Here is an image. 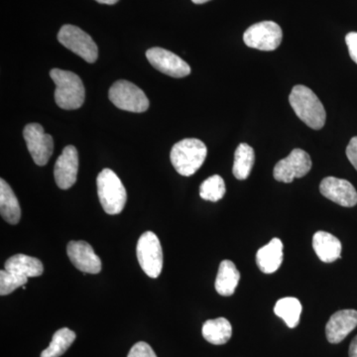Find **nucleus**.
I'll list each match as a JSON object with an SVG mask.
<instances>
[{"mask_svg": "<svg viewBox=\"0 0 357 357\" xmlns=\"http://www.w3.org/2000/svg\"><path fill=\"white\" fill-rule=\"evenodd\" d=\"M312 248L321 261L332 263L342 257V243L340 239L323 230L314 234Z\"/></svg>", "mask_w": 357, "mask_h": 357, "instance_id": "obj_16", "label": "nucleus"}, {"mask_svg": "<svg viewBox=\"0 0 357 357\" xmlns=\"http://www.w3.org/2000/svg\"><path fill=\"white\" fill-rule=\"evenodd\" d=\"M128 357H157L152 347L144 342H139L131 347Z\"/></svg>", "mask_w": 357, "mask_h": 357, "instance_id": "obj_27", "label": "nucleus"}, {"mask_svg": "<svg viewBox=\"0 0 357 357\" xmlns=\"http://www.w3.org/2000/svg\"><path fill=\"white\" fill-rule=\"evenodd\" d=\"M23 137L35 164L46 165L54 150L53 137L50 134L45 133L44 128L40 124L30 123L25 126Z\"/></svg>", "mask_w": 357, "mask_h": 357, "instance_id": "obj_9", "label": "nucleus"}, {"mask_svg": "<svg viewBox=\"0 0 357 357\" xmlns=\"http://www.w3.org/2000/svg\"><path fill=\"white\" fill-rule=\"evenodd\" d=\"M70 262L84 273L98 274L102 271V261L91 244L86 241H70L67 246Z\"/></svg>", "mask_w": 357, "mask_h": 357, "instance_id": "obj_14", "label": "nucleus"}, {"mask_svg": "<svg viewBox=\"0 0 357 357\" xmlns=\"http://www.w3.org/2000/svg\"><path fill=\"white\" fill-rule=\"evenodd\" d=\"M225 181L218 175H213L206 178L202 183L199 187V196L204 201L215 202L220 201L225 197Z\"/></svg>", "mask_w": 357, "mask_h": 357, "instance_id": "obj_25", "label": "nucleus"}, {"mask_svg": "<svg viewBox=\"0 0 357 357\" xmlns=\"http://www.w3.org/2000/svg\"><path fill=\"white\" fill-rule=\"evenodd\" d=\"M96 1H98V3L109 4V6H112V4L117 3L119 0H96Z\"/></svg>", "mask_w": 357, "mask_h": 357, "instance_id": "obj_31", "label": "nucleus"}, {"mask_svg": "<svg viewBox=\"0 0 357 357\" xmlns=\"http://www.w3.org/2000/svg\"><path fill=\"white\" fill-rule=\"evenodd\" d=\"M283 248L280 239L273 238L257 251L256 263L263 273L272 274L280 268L284 259Z\"/></svg>", "mask_w": 357, "mask_h": 357, "instance_id": "obj_17", "label": "nucleus"}, {"mask_svg": "<svg viewBox=\"0 0 357 357\" xmlns=\"http://www.w3.org/2000/svg\"><path fill=\"white\" fill-rule=\"evenodd\" d=\"M0 213L6 222L17 225L21 218V208L17 197L3 178L0 180Z\"/></svg>", "mask_w": 357, "mask_h": 357, "instance_id": "obj_19", "label": "nucleus"}, {"mask_svg": "<svg viewBox=\"0 0 357 357\" xmlns=\"http://www.w3.org/2000/svg\"><path fill=\"white\" fill-rule=\"evenodd\" d=\"M138 262L150 278H158L163 269V250L158 236L146 231L140 236L136 248Z\"/></svg>", "mask_w": 357, "mask_h": 357, "instance_id": "obj_6", "label": "nucleus"}, {"mask_svg": "<svg viewBox=\"0 0 357 357\" xmlns=\"http://www.w3.org/2000/svg\"><path fill=\"white\" fill-rule=\"evenodd\" d=\"M96 185L103 211L110 215L121 213L128 201V194L119 176L110 169H103L98 174Z\"/></svg>", "mask_w": 357, "mask_h": 357, "instance_id": "obj_4", "label": "nucleus"}, {"mask_svg": "<svg viewBox=\"0 0 357 357\" xmlns=\"http://www.w3.org/2000/svg\"><path fill=\"white\" fill-rule=\"evenodd\" d=\"M289 102L296 115L309 128L319 130L325 126V107L311 89L302 84L294 86Z\"/></svg>", "mask_w": 357, "mask_h": 357, "instance_id": "obj_1", "label": "nucleus"}, {"mask_svg": "<svg viewBox=\"0 0 357 357\" xmlns=\"http://www.w3.org/2000/svg\"><path fill=\"white\" fill-rule=\"evenodd\" d=\"M203 337L211 344L222 345L227 344L232 335V326L225 318L208 319L204 324Z\"/></svg>", "mask_w": 357, "mask_h": 357, "instance_id": "obj_21", "label": "nucleus"}, {"mask_svg": "<svg viewBox=\"0 0 357 357\" xmlns=\"http://www.w3.org/2000/svg\"><path fill=\"white\" fill-rule=\"evenodd\" d=\"M206 155L208 149L203 141L187 138L174 145L170 158L174 168L180 175L190 177L203 166Z\"/></svg>", "mask_w": 357, "mask_h": 357, "instance_id": "obj_3", "label": "nucleus"}, {"mask_svg": "<svg viewBox=\"0 0 357 357\" xmlns=\"http://www.w3.org/2000/svg\"><path fill=\"white\" fill-rule=\"evenodd\" d=\"M357 326V311L342 310L335 312L326 326L328 342L337 344L342 342Z\"/></svg>", "mask_w": 357, "mask_h": 357, "instance_id": "obj_15", "label": "nucleus"}, {"mask_svg": "<svg viewBox=\"0 0 357 357\" xmlns=\"http://www.w3.org/2000/svg\"><path fill=\"white\" fill-rule=\"evenodd\" d=\"M58 41L89 64H93L98 60V45L88 33L77 26H63L58 33Z\"/></svg>", "mask_w": 357, "mask_h": 357, "instance_id": "obj_7", "label": "nucleus"}, {"mask_svg": "<svg viewBox=\"0 0 357 357\" xmlns=\"http://www.w3.org/2000/svg\"><path fill=\"white\" fill-rule=\"evenodd\" d=\"M50 77L56 84L55 102L60 109H77L84 105L86 91L81 77L60 69L51 70Z\"/></svg>", "mask_w": 357, "mask_h": 357, "instance_id": "obj_2", "label": "nucleus"}, {"mask_svg": "<svg viewBox=\"0 0 357 357\" xmlns=\"http://www.w3.org/2000/svg\"><path fill=\"white\" fill-rule=\"evenodd\" d=\"M146 58L155 69L172 77H184L191 74V67L183 59L166 49L154 47L146 52Z\"/></svg>", "mask_w": 357, "mask_h": 357, "instance_id": "obj_11", "label": "nucleus"}, {"mask_svg": "<svg viewBox=\"0 0 357 357\" xmlns=\"http://www.w3.org/2000/svg\"><path fill=\"white\" fill-rule=\"evenodd\" d=\"M351 60L357 64V32H351L345 36Z\"/></svg>", "mask_w": 357, "mask_h": 357, "instance_id": "obj_28", "label": "nucleus"}, {"mask_svg": "<svg viewBox=\"0 0 357 357\" xmlns=\"http://www.w3.org/2000/svg\"><path fill=\"white\" fill-rule=\"evenodd\" d=\"M347 156L357 171V136L351 138L347 147Z\"/></svg>", "mask_w": 357, "mask_h": 357, "instance_id": "obj_29", "label": "nucleus"}, {"mask_svg": "<svg viewBox=\"0 0 357 357\" xmlns=\"http://www.w3.org/2000/svg\"><path fill=\"white\" fill-rule=\"evenodd\" d=\"M195 4H204L206 3V2L211 1V0H192Z\"/></svg>", "mask_w": 357, "mask_h": 357, "instance_id": "obj_32", "label": "nucleus"}, {"mask_svg": "<svg viewBox=\"0 0 357 357\" xmlns=\"http://www.w3.org/2000/svg\"><path fill=\"white\" fill-rule=\"evenodd\" d=\"M274 312L276 316L285 321L289 328H294L300 324L302 305L296 298H283L275 305Z\"/></svg>", "mask_w": 357, "mask_h": 357, "instance_id": "obj_23", "label": "nucleus"}, {"mask_svg": "<svg viewBox=\"0 0 357 357\" xmlns=\"http://www.w3.org/2000/svg\"><path fill=\"white\" fill-rule=\"evenodd\" d=\"M283 31L273 21L255 23L246 30L243 41L249 48L260 51H274L280 46Z\"/></svg>", "mask_w": 357, "mask_h": 357, "instance_id": "obj_8", "label": "nucleus"}, {"mask_svg": "<svg viewBox=\"0 0 357 357\" xmlns=\"http://www.w3.org/2000/svg\"><path fill=\"white\" fill-rule=\"evenodd\" d=\"M28 282L27 277L4 269L0 271V295L7 296L23 287Z\"/></svg>", "mask_w": 357, "mask_h": 357, "instance_id": "obj_26", "label": "nucleus"}, {"mask_svg": "<svg viewBox=\"0 0 357 357\" xmlns=\"http://www.w3.org/2000/svg\"><path fill=\"white\" fill-rule=\"evenodd\" d=\"M319 192L325 198L333 203L352 208L357 204L356 188L349 181L335 177H326L319 185Z\"/></svg>", "mask_w": 357, "mask_h": 357, "instance_id": "obj_12", "label": "nucleus"}, {"mask_svg": "<svg viewBox=\"0 0 357 357\" xmlns=\"http://www.w3.org/2000/svg\"><path fill=\"white\" fill-rule=\"evenodd\" d=\"M4 268L8 271L22 275V276L31 278V277L41 276L44 272V266L38 258L31 257L25 255H15L7 259Z\"/></svg>", "mask_w": 357, "mask_h": 357, "instance_id": "obj_20", "label": "nucleus"}, {"mask_svg": "<svg viewBox=\"0 0 357 357\" xmlns=\"http://www.w3.org/2000/svg\"><path fill=\"white\" fill-rule=\"evenodd\" d=\"M349 357H357V335L352 340L351 345H349Z\"/></svg>", "mask_w": 357, "mask_h": 357, "instance_id": "obj_30", "label": "nucleus"}, {"mask_svg": "<svg viewBox=\"0 0 357 357\" xmlns=\"http://www.w3.org/2000/svg\"><path fill=\"white\" fill-rule=\"evenodd\" d=\"M255 162V153L253 148L246 143H241L234 153L232 173L237 180H246L252 171Z\"/></svg>", "mask_w": 357, "mask_h": 357, "instance_id": "obj_22", "label": "nucleus"}, {"mask_svg": "<svg viewBox=\"0 0 357 357\" xmlns=\"http://www.w3.org/2000/svg\"><path fill=\"white\" fill-rule=\"evenodd\" d=\"M109 98L115 107L126 112L141 114L149 109V100L144 91L124 79L112 84L109 89Z\"/></svg>", "mask_w": 357, "mask_h": 357, "instance_id": "obj_5", "label": "nucleus"}, {"mask_svg": "<svg viewBox=\"0 0 357 357\" xmlns=\"http://www.w3.org/2000/svg\"><path fill=\"white\" fill-rule=\"evenodd\" d=\"M312 159L304 150L294 149L286 158L274 167L273 176L278 182L292 183L294 178H303L311 171Z\"/></svg>", "mask_w": 357, "mask_h": 357, "instance_id": "obj_10", "label": "nucleus"}, {"mask_svg": "<svg viewBox=\"0 0 357 357\" xmlns=\"http://www.w3.org/2000/svg\"><path fill=\"white\" fill-rule=\"evenodd\" d=\"M79 170V154L76 147L69 145L65 147L59 156L54 168L56 184L62 190L70 189L77 182Z\"/></svg>", "mask_w": 357, "mask_h": 357, "instance_id": "obj_13", "label": "nucleus"}, {"mask_svg": "<svg viewBox=\"0 0 357 357\" xmlns=\"http://www.w3.org/2000/svg\"><path fill=\"white\" fill-rule=\"evenodd\" d=\"M241 280V273L234 263L230 260H223L218 268L215 287L220 295L229 297L236 292Z\"/></svg>", "mask_w": 357, "mask_h": 357, "instance_id": "obj_18", "label": "nucleus"}, {"mask_svg": "<svg viewBox=\"0 0 357 357\" xmlns=\"http://www.w3.org/2000/svg\"><path fill=\"white\" fill-rule=\"evenodd\" d=\"M76 333L70 328H63L54 333L50 345L42 351L41 357H60L69 349L76 340Z\"/></svg>", "mask_w": 357, "mask_h": 357, "instance_id": "obj_24", "label": "nucleus"}]
</instances>
